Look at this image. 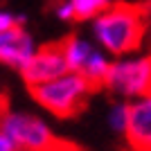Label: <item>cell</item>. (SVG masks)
Instances as JSON below:
<instances>
[{"mask_svg":"<svg viewBox=\"0 0 151 151\" xmlns=\"http://www.w3.org/2000/svg\"><path fill=\"white\" fill-rule=\"evenodd\" d=\"M147 7L131 2H111L90 20V38L111 59L142 52L147 41Z\"/></svg>","mask_w":151,"mask_h":151,"instance_id":"obj_1","label":"cell"},{"mask_svg":"<svg viewBox=\"0 0 151 151\" xmlns=\"http://www.w3.org/2000/svg\"><path fill=\"white\" fill-rule=\"evenodd\" d=\"M0 133L18 151H63L50 122L25 108H0Z\"/></svg>","mask_w":151,"mask_h":151,"instance_id":"obj_2","label":"cell"},{"mask_svg":"<svg viewBox=\"0 0 151 151\" xmlns=\"http://www.w3.org/2000/svg\"><path fill=\"white\" fill-rule=\"evenodd\" d=\"M29 90L32 99L45 113H50L52 117H59V120H68L86 108L95 88L88 81H83L81 77L72 75V72H63L61 77L45 81L41 86H34Z\"/></svg>","mask_w":151,"mask_h":151,"instance_id":"obj_3","label":"cell"},{"mask_svg":"<svg viewBox=\"0 0 151 151\" xmlns=\"http://www.w3.org/2000/svg\"><path fill=\"white\" fill-rule=\"evenodd\" d=\"M101 88H106L120 101H133L140 97L151 95V59L145 52L126 54V57L111 59L106 77L101 81Z\"/></svg>","mask_w":151,"mask_h":151,"instance_id":"obj_4","label":"cell"},{"mask_svg":"<svg viewBox=\"0 0 151 151\" xmlns=\"http://www.w3.org/2000/svg\"><path fill=\"white\" fill-rule=\"evenodd\" d=\"M59 45H61L68 72L81 77L93 88H101V81L111 65V57L90 36H81V34H72V36L63 38Z\"/></svg>","mask_w":151,"mask_h":151,"instance_id":"obj_5","label":"cell"},{"mask_svg":"<svg viewBox=\"0 0 151 151\" xmlns=\"http://www.w3.org/2000/svg\"><path fill=\"white\" fill-rule=\"evenodd\" d=\"M18 72H20L23 81H25L29 88L61 77L63 72H68L65 59H63V52H61V45L54 43V45L36 47L34 54L27 59V63L18 70Z\"/></svg>","mask_w":151,"mask_h":151,"instance_id":"obj_6","label":"cell"},{"mask_svg":"<svg viewBox=\"0 0 151 151\" xmlns=\"http://www.w3.org/2000/svg\"><path fill=\"white\" fill-rule=\"evenodd\" d=\"M124 138L133 151H151V95L129 101Z\"/></svg>","mask_w":151,"mask_h":151,"instance_id":"obj_7","label":"cell"},{"mask_svg":"<svg viewBox=\"0 0 151 151\" xmlns=\"http://www.w3.org/2000/svg\"><path fill=\"white\" fill-rule=\"evenodd\" d=\"M38 45L27 27H12L0 34V65L20 70Z\"/></svg>","mask_w":151,"mask_h":151,"instance_id":"obj_8","label":"cell"},{"mask_svg":"<svg viewBox=\"0 0 151 151\" xmlns=\"http://www.w3.org/2000/svg\"><path fill=\"white\" fill-rule=\"evenodd\" d=\"M75 23H90L106 9L113 0H68Z\"/></svg>","mask_w":151,"mask_h":151,"instance_id":"obj_9","label":"cell"},{"mask_svg":"<svg viewBox=\"0 0 151 151\" xmlns=\"http://www.w3.org/2000/svg\"><path fill=\"white\" fill-rule=\"evenodd\" d=\"M126 113H129V101L113 99V104L108 106L106 124H108V129H111L115 135H124V129H126Z\"/></svg>","mask_w":151,"mask_h":151,"instance_id":"obj_10","label":"cell"},{"mask_svg":"<svg viewBox=\"0 0 151 151\" xmlns=\"http://www.w3.org/2000/svg\"><path fill=\"white\" fill-rule=\"evenodd\" d=\"M27 16L20 12H12V9H0V34L12 27H25Z\"/></svg>","mask_w":151,"mask_h":151,"instance_id":"obj_11","label":"cell"},{"mask_svg":"<svg viewBox=\"0 0 151 151\" xmlns=\"http://www.w3.org/2000/svg\"><path fill=\"white\" fill-rule=\"evenodd\" d=\"M52 14L59 23H75V16H72V9H70L68 0H59L57 5L52 7Z\"/></svg>","mask_w":151,"mask_h":151,"instance_id":"obj_12","label":"cell"},{"mask_svg":"<svg viewBox=\"0 0 151 151\" xmlns=\"http://www.w3.org/2000/svg\"><path fill=\"white\" fill-rule=\"evenodd\" d=\"M0 151H18V149H16V147H14L12 142L2 135V133H0Z\"/></svg>","mask_w":151,"mask_h":151,"instance_id":"obj_13","label":"cell"}]
</instances>
